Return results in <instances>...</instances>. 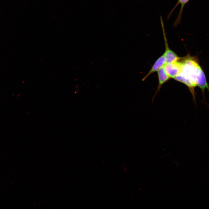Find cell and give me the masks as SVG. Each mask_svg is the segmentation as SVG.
Listing matches in <instances>:
<instances>
[{
  "label": "cell",
  "mask_w": 209,
  "mask_h": 209,
  "mask_svg": "<svg viewBox=\"0 0 209 209\" xmlns=\"http://www.w3.org/2000/svg\"><path fill=\"white\" fill-rule=\"evenodd\" d=\"M179 60L181 64L180 71L174 79L188 87L196 103L195 88L199 87L204 96L206 89L209 90V85L196 57L188 55L180 57Z\"/></svg>",
  "instance_id": "cell-1"
},
{
  "label": "cell",
  "mask_w": 209,
  "mask_h": 209,
  "mask_svg": "<svg viewBox=\"0 0 209 209\" xmlns=\"http://www.w3.org/2000/svg\"><path fill=\"white\" fill-rule=\"evenodd\" d=\"M160 21L165 40V50L163 54L166 59V64L178 61L180 57L170 49L168 45L164 23L162 18H160Z\"/></svg>",
  "instance_id": "cell-2"
},
{
  "label": "cell",
  "mask_w": 209,
  "mask_h": 209,
  "mask_svg": "<svg viewBox=\"0 0 209 209\" xmlns=\"http://www.w3.org/2000/svg\"><path fill=\"white\" fill-rule=\"evenodd\" d=\"M181 66V62L179 60L175 62L166 64L164 68L165 72L169 77L174 79L179 73Z\"/></svg>",
  "instance_id": "cell-3"
},
{
  "label": "cell",
  "mask_w": 209,
  "mask_h": 209,
  "mask_svg": "<svg viewBox=\"0 0 209 209\" xmlns=\"http://www.w3.org/2000/svg\"><path fill=\"white\" fill-rule=\"evenodd\" d=\"M166 64V59L163 54L156 60L148 73L143 78L142 81H144L150 75L155 72L157 71L161 68L164 66Z\"/></svg>",
  "instance_id": "cell-4"
},
{
  "label": "cell",
  "mask_w": 209,
  "mask_h": 209,
  "mask_svg": "<svg viewBox=\"0 0 209 209\" xmlns=\"http://www.w3.org/2000/svg\"><path fill=\"white\" fill-rule=\"evenodd\" d=\"M190 0H178V1L176 4L168 14L167 16L168 19L170 17L175 8L178 5L180 4H181V8L179 12L178 15L173 25V27L176 26L178 24H180L184 7L185 5H186Z\"/></svg>",
  "instance_id": "cell-5"
},
{
  "label": "cell",
  "mask_w": 209,
  "mask_h": 209,
  "mask_svg": "<svg viewBox=\"0 0 209 209\" xmlns=\"http://www.w3.org/2000/svg\"><path fill=\"white\" fill-rule=\"evenodd\" d=\"M157 73L158 77V87L155 94L153 97V99H154V98L155 96V95L156 94L157 92L159 91L163 85L170 79L165 72L164 66L161 68L157 71Z\"/></svg>",
  "instance_id": "cell-6"
}]
</instances>
